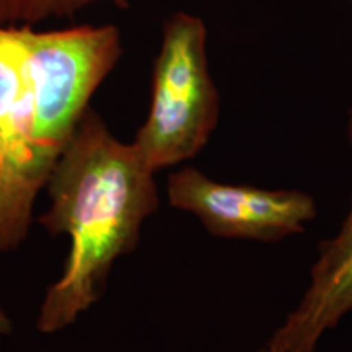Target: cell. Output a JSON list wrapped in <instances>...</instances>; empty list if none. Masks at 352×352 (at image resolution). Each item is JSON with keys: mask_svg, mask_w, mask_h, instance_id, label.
Wrapping results in <instances>:
<instances>
[{"mask_svg": "<svg viewBox=\"0 0 352 352\" xmlns=\"http://www.w3.org/2000/svg\"><path fill=\"white\" fill-rule=\"evenodd\" d=\"M155 171L134 144L118 140L85 111L50 176L51 208L39 222L72 241L64 274L47 290L38 329L56 333L98 300L113 263L138 245L158 208Z\"/></svg>", "mask_w": 352, "mask_h": 352, "instance_id": "1", "label": "cell"}, {"mask_svg": "<svg viewBox=\"0 0 352 352\" xmlns=\"http://www.w3.org/2000/svg\"><path fill=\"white\" fill-rule=\"evenodd\" d=\"M166 192L173 208L220 239L274 243L302 233L318 214L308 192L219 183L191 166L168 176Z\"/></svg>", "mask_w": 352, "mask_h": 352, "instance_id": "4", "label": "cell"}, {"mask_svg": "<svg viewBox=\"0 0 352 352\" xmlns=\"http://www.w3.org/2000/svg\"><path fill=\"white\" fill-rule=\"evenodd\" d=\"M352 315V201L340 230L318 248L305 292L259 352H316Z\"/></svg>", "mask_w": 352, "mask_h": 352, "instance_id": "6", "label": "cell"}, {"mask_svg": "<svg viewBox=\"0 0 352 352\" xmlns=\"http://www.w3.org/2000/svg\"><path fill=\"white\" fill-rule=\"evenodd\" d=\"M15 28L33 91V139L52 168L96 87L120 59V32L113 25L57 32Z\"/></svg>", "mask_w": 352, "mask_h": 352, "instance_id": "3", "label": "cell"}, {"mask_svg": "<svg viewBox=\"0 0 352 352\" xmlns=\"http://www.w3.org/2000/svg\"><path fill=\"white\" fill-rule=\"evenodd\" d=\"M51 170L33 139V91L16 28L0 25V252L25 239Z\"/></svg>", "mask_w": 352, "mask_h": 352, "instance_id": "5", "label": "cell"}, {"mask_svg": "<svg viewBox=\"0 0 352 352\" xmlns=\"http://www.w3.org/2000/svg\"><path fill=\"white\" fill-rule=\"evenodd\" d=\"M206 39L199 16L179 12L165 23L153 65L151 111L132 142L153 171L197 155L219 122L220 96L209 72Z\"/></svg>", "mask_w": 352, "mask_h": 352, "instance_id": "2", "label": "cell"}, {"mask_svg": "<svg viewBox=\"0 0 352 352\" xmlns=\"http://www.w3.org/2000/svg\"><path fill=\"white\" fill-rule=\"evenodd\" d=\"M98 2L127 7V0H0V25H32L52 16L72 15L74 12Z\"/></svg>", "mask_w": 352, "mask_h": 352, "instance_id": "7", "label": "cell"}, {"mask_svg": "<svg viewBox=\"0 0 352 352\" xmlns=\"http://www.w3.org/2000/svg\"><path fill=\"white\" fill-rule=\"evenodd\" d=\"M8 333H10V321H8L6 315L0 314V341H2V338Z\"/></svg>", "mask_w": 352, "mask_h": 352, "instance_id": "8", "label": "cell"}, {"mask_svg": "<svg viewBox=\"0 0 352 352\" xmlns=\"http://www.w3.org/2000/svg\"><path fill=\"white\" fill-rule=\"evenodd\" d=\"M347 138H349V144L352 148V108H351V114H349V124H347Z\"/></svg>", "mask_w": 352, "mask_h": 352, "instance_id": "9", "label": "cell"}]
</instances>
